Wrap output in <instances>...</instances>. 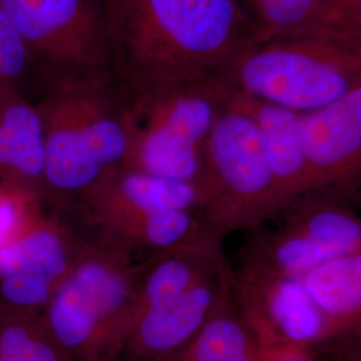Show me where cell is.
<instances>
[{"label":"cell","instance_id":"obj_5","mask_svg":"<svg viewBox=\"0 0 361 361\" xmlns=\"http://www.w3.org/2000/svg\"><path fill=\"white\" fill-rule=\"evenodd\" d=\"M225 74L234 90L308 114L361 83V35L340 27L257 35Z\"/></svg>","mask_w":361,"mask_h":361},{"label":"cell","instance_id":"obj_6","mask_svg":"<svg viewBox=\"0 0 361 361\" xmlns=\"http://www.w3.org/2000/svg\"><path fill=\"white\" fill-rule=\"evenodd\" d=\"M232 276L238 281L293 280L335 258L361 250L356 192L314 188L247 231Z\"/></svg>","mask_w":361,"mask_h":361},{"label":"cell","instance_id":"obj_15","mask_svg":"<svg viewBox=\"0 0 361 361\" xmlns=\"http://www.w3.org/2000/svg\"><path fill=\"white\" fill-rule=\"evenodd\" d=\"M44 130L37 101L0 91V177L44 200Z\"/></svg>","mask_w":361,"mask_h":361},{"label":"cell","instance_id":"obj_8","mask_svg":"<svg viewBox=\"0 0 361 361\" xmlns=\"http://www.w3.org/2000/svg\"><path fill=\"white\" fill-rule=\"evenodd\" d=\"M233 91L224 73L182 83L130 106L123 166L198 186L205 143Z\"/></svg>","mask_w":361,"mask_h":361},{"label":"cell","instance_id":"obj_4","mask_svg":"<svg viewBox=\"0 0 361 361\" xmlns=\"http://www.w3.org/2000/svg\"><path fill=\"white\" fill-rule=\"evenodd\" d=\"M44 130V201L78 202L122 168L129 147V104L114 80L67 83L38 101Z\"/></svg>","mask_w":361,"mask_h":361},{"label":"cell","instance_id":"obj_23","mask_svg":"<svg viewBox=\"0 0 361 361\" xmlns=\"http://www.w3.org/2000/svg\"><path fill=\"white\" fill-rule=\"evenodd\" d=\"M343 20L361 35V0H332Z\"/></svg>","mask_w":361,"mask_h":361},{"label":"cell","instance_id":"obj_3","mask_svg":"<svg viewBox=\"0 0 361 361\" xmlns=\"http://www.w3.org/2000/svg\"><path fill=\"white\" fill-rule=\"evenodd\" d=\"M140 271L141 259L87 219L77 259L42 312L70 361L118 360L137 313Z\"/></svg>","mask_w":361,"mask_h":361},{"label":"cell","instance_id":"obj_2","mask_svg":"<svg viewBox=\"0 0 361 361\" xmlns=\"http://www.w3.org/2000/svg\"><path fill=\"white\" fill-rule=\"evenodd\" d=\"M233 293L262 347L295 345L317 360L361 361V250L293 280L233 281Z\"/></svg>","mask_w":361,"mask_h":361},{"label":"cell","instance_id":"obj_7","mask_svg":"<svg viewBox=\"0 0 361 361\" xmlns=\"http://www.w3.org/2000/svg\"><path fill=\"white\" fill-rule=\"evenodd\" d=\"M198 189L201 216L222 238L252 231L284 207L261 131L234 91L205 143Z\"/></svg>","mask_w":361,"mask_h":361},{"label":"cell","instance_id":"obj_20","mask_svg":"<svg viewBox=\"0 0 361 361\" xmlns=\"http://www.w3.org/2000/svg\"><path fill=\"white\" fill-rule=\"evenodd\" d=\"M0 91H13L38 101V74L23 39L0 3Z\"/></svg>","mask_w":361,"mask_h":361},{"label":"cell","instance_id":"obj_1","mask_svg":"<svg viewBox=\"0 0 361 361\" xmlns=\"http://www.w3.org/2000/svg\"><path fill=\"white\" fill-rule=\"evenodd\" d=\"M111 75L128 104L224 74L257 37L240 0H104Z\"/></svg>","mask_w":361,"mask_h":361},{"label":"cell","instance_id":"obj_17","mask_svg":"<svg viewBox=\"0 0 361 361\" xmlns=\"http://www.w3.org/2000/svg\"><path fill=\"white\" fill-rule=\"evenodd\" d=\"M261 357L262 345L238 308L231 284L193 338L162 361H261Z\"/></svg>","mask_w":361,"mask_h":361},{"label":"cell","instance_id":"obj_13","mask_svg":"<svg viewBox=\"0 0 361 361\" xmlns=\"http://www.w3.org/2000/svg\"><path fill=\"white\" fill-rule=\"evenodd\" d=\"M92 224L157 210H192L201 214L202 195L197 185L116 169L98 180L77 202Z\"/></svg>","mask_w":361,"mask_h":361},{"label":"cell","instance_id":"obj_22","mask_svg":"<svg viewBox=\"0 0 361 361\" xmlns=\"http://www.w3.org/2000/svg\"><path fill=\"white\" fill-rule=\"evenodd\" d=\"M261 361H319L307 349L295 345L262 347Z\"/></svg>","mask_w":361,"mask_h":361},{"label":"cell","instance_id":"obj_16","mask_svg":"<svg viewBox=\"0 0 361 361\" xmlns=\"http://www.w3.org/2000/svg\"><path fill=\"white\" fill-rule=\"evenodd\" d=\"M90 224L104 237L135 256L138 253L150 256L210 240H224L200 213L192 210H157Z\"/></svg>","mask_w":361,"mask_h":361},{"label":"cell","instance_id":"obj_19","mask_svg":"<svg viewBox=\"0 0 361 361\" xmlns=\"http://www.w3.org/2000/svg\"><path fill=\"white\" fill-rule=\"evenodd\" d=\"M0 361H70L42 314L0 300Z\"/></svg>","mask_w":361,"mask_h":361},{"label":"cell","instance_id":"obj_10","mask_svg":"<svg viewBox=\"0 0 361 361\" xmlns=\"http://www.w3.org/2000/svg\"><path fill=\"white\" fill-rule=\"evenodd\" d=\"M50 207L0 250V300L39 314L73 268L87 232L77 204Z\"/></svg>","mask_w":361,"mask_h":361},{"label":"cell","instance_id":"obj_11","mask_svg":"<svg viewBox=\"0 0 361 361\" xmlns=\"http://www.w3.org/2000/svg\"><path fill=\"white\" fill-rule=\"evenodd\" d=\"M232 284V264L207 273L189 289L140 312L116 361H162L207 323Z\"/></svg>","mask_w":361,"mask_h":361},{"label":"cell","instance_id":"obj_9","mask_svg":"<svg viewBox=\"0 0 361 361\" xmlns=\"http://www.w3.org/2000/svg\"><path fill=\"white\" fill-rule=\"evenodd\" d=\"M23 39L42 92L113 80L104 0H0Z\"/></svg>","mask_w":361,"mask_h":361},{"label":"cell","instance_id":"obj_18","mask_svg":"<svg viewBox=\"0 0 361 361\" xmlns=\"http://www.w3.org/2000/svg\"><path fill=\"white\" fill-rule=\"evenodd\" d=\"M240 3L256 27L258 37L316 27L352 30L337 13L332 0H240Z\"/></svg>","mask_w":361,"mask_h":361},{"label":"cell","instance_id":"obj_12","mask_svg":"<svg viewBox=\"0 0 361 361\" xmlns=\"http://www.w3.org/2000/svg\"><path fill=\"white\" fill-rule=\"evenodd\" d=\"M313 189L356 190L361 173V83L320 110L302 114Z\"/></svg>","mask_w":361,"mask_h":361},{"label":"cell","instance_id":"obj_24","mask_svg":"<svg viewBox=\"0 0 361 361\" xmlns=\"http://www.w3.org/2000/svg\"><path fill=\"white\" fill-rule=\"evenodd\" d=\"M356 198H357V205L361 212V173L356 180Z\"/></svg>","mask_w":361,"mask_h":361},{"label":"cell","instance_id":"obj_21","mask_svg":"<svg viewBox=\"0 0 361 361\" xmlns=\"http://www.w3.org/2000/svg\"><path fill=\"white\" fill-rule=\"evenodd\" d=\"M47 207L37 192L3 180L0 183V250L27 232Z\"/></svg>","mask_w":361,"mask_h":361},{"label":"cell","instance_id":"obj_14","mask_svg":"<svg viewBox=\"0 0 361 361\" xmlns=\"http://www.w3.org/2000/svg\"><path fill=\"white\" fill-rule=\"evenodd\" d=\"M234 98L252 116L261 131L283 204L313 189L310 162L302 134V114L271 104L241 91Z\"/></svg>","mask_w":361,"mask_h":361}]
</instances>
